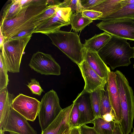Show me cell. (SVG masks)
<instances>
[{
	"mask_svg": "<svg viewBox=\"0 0 134 134\" xmlns=\"http://www.w3.org/2000/svg\"><path fill=\"white\" fill-rule=\"evenodd\" d=\"M29 65L42 75L58 76L61 74V67L52 55L41 52L33 54Z\"/></svg>",
	"mask_w": 134,
	"mask_h": 134,
	"instance_id": "obj_8",
	"label": "cell"
},
{
	"mask_svg": "<svg viewBox=\"0 0 134 134\" xmlns=\"http://www.w3.org/2000/svg\"><path fill=\"white\" fill-rule=\"evenodd\" d=\"M71 113L69 126L70 128L78 126V121L79 118V113L77 104L75 102Z\"/></svg>",
	"mask_w": 134,
	"mask_h": 134,
	"instance_id": "obj_30",
	"label": "cell"
},
{
	"mask_svg": "<svg viewBox=\"0 0 134 134\" xmlns=\"http://www.w3.org/2000/svg\"><path fill=\"white\" fill-rule=\"evenodd\" d=\"M58 6L57 5H49V7L38 17L36 24V28L54 15L55 14V9Z\"/></svg>",
	"mask_w": 134,
	"mask_h": 134,
	"instance_id": "obj_27",
	"label": "cell"
},
{
	"mask_svg": "<svg viewBox=\"0 0 134 134\" xmlns=\"http://www.w3.org/2000/svg\"><path fill=\"white\" fill-rule=\"evenodd\" d=\"M32 36L30 35L4 40L0 55L4 61L8 71L19 72L23 53Z\"/></svg>",
	"mask_w": 134,
	"mask_h": 134,
	"instance_id": "obj_5",
	"label": "cell"
},
{
	"mask_svg": "<svg viewBox=\"0 0 134 134\" xmlns=\"http://www.w3.org/2000/svg\"><path fill=\"white\" fill-rule=\"evenodd\" d=\"M101 90H97L90 93L92 107L96 118L100 117V107Z\"/></svg>",
	"mask_w": 134,
	"mask_h": 134,
	"instance_id": "obj_25",
	"label": "cell"
},
{
	"mask_svg": "<svg viewBox=\"0 0 134 134\" xmlns=\"http://www.w3.org/2000/svg\"><path fill=\"white\" fill-rule=\"evenodd\" d=\"M46 35L53 44L77 65L83 61L85 48L76 32L60 30Z\"/></svg>",
	"mask_w": 134,
	"mask_h": 134,
	"instance_id": "obj_4",
	"label": "cell"
},
{
	"mask_svg": "<svg viewBox=\"0 0 134 134\" xmlns=\"http://www.w3.org/2000/svg\"><path fill=\"white\" fill-rule=\"evenodd\" d=\"M60 7L69 8L73 13L81 11L82 7L80 0H65L58 5Z\"/></svg>",
	"mask_w": 134,
	"mask_h": 134,
	"instance_id": "obj_28",
	"label": "cell"
},
{
	"mask_svg": "<svg viewBox=\"0 0 134 134\" xmlns=\"http://www.w3.org/2000/svg\"><path fill=\"white\" fill-rule=\"evenodd\" d=\"M30 81V82L28 83L27 86L33 94L40 96L44 91L38 81L34 78L31 79Z\"/></svg>",
	"mask_w": 134,
	"mask_h": 134,
	"instance_id": "obj_31",
	"label": "cell"
},
{
	"mask_svg": "<svg viewBox=\"0 0 134 134\" xmlns=\"http://www.w3.org/2000/svg\"><path fill=\"white\" fill-rule=\"evenodd\" d=\"M0 48L2 49L4 41V37L1 31L0 30Z\"/></svg>",
	"mask_w": 134,
	"mask_h": 134,
	"instance_id": "obj_39",
	"label": "cell"
},
{
	"mask_svg": "<svg viewBox=\"0 0 134 134\" xmlns=\"http://www.w3.org/2000/svg\"><path fill=\"white\" fill-rule=\"evenodd\" d=\"M96 26L111 35L134 41V19L124 18L102 21Z\"/></svg>",
	"mask_w": 134,
	"mask_h": 134,
	"instance_id": "obj_7",
	"label": "cell"
},
{
	"mask_svg": "<svg viewBox=\"0 0 134 134\" xmlns=\"http://www.w3.org/2000/svg\"><path fill=\"white\" fill-rule=\"evenodd\" d=\"M121 1L122 0H103L96 5L86 10H94L102 13V16L98 20L108 16L120 9L122 8Z\"/></svg>",
	"mask_w": 134,
	"mask_h": 134,
	"instance_id": "obj_18",
	"label": "cell"
},
{
	"mask_svg": "<svg viewBox=\"0 0 134 134\" xmlns=\"http://www.w3.org/2000/svg\"><path fill=\"white\" fill-rule=\"evenodd\" d=\"M124 18H134V3L127 4L116 12L98 20H110Z\"/></svg>",
	"mask_w": 134,
	"mask_h": 134,
	"instance_id": "obj_22",
	"label": "cell"
},
{
	"mask_svg": "<svg viewBox=\"0 0 134 134\" xmlns=\"http://www.w3.org/2000/svg\"><path fill=\"white\" fill-rule=\"evenodd\" d=\"M70 128H68L63 132L59 134H70Z\"/></svg>",
	"mask_w": 134,
	"mask_h": 134,
	"instance_id": "obj_40",
	"label": "cell"
},
{
	"mask_svg": "<svg viewBox=\"0 0 134 134\" xmlns=\"http://www.w3.org/2000/svg\"><path fill=\"white\" fill-rule=\"evenodd\" d=\"M10 3L7 4L3 10L0 22L13 18L21 10L23 4L21 0L11 1Z\"/></svg>",
	"mask_w": 134,
	"mask_h": 134,
	"instance_id": "obj_23",
	"label": "cell"
},
{
	"mask_svg": "<svg viewBox=\"0 0 134 134\" xmlns=\"http://www.w3.org/2000/svg\"><path fill=\"white\" fill-rule=\"evenodd\" d=\"M127 41L111 35L105 45L97 52L105 64L109 65L111 69L127 66L131 63L130 59L133 58L134 48Z\"/></svg>",
	"mask_w": 134,
	"mask_h": 134,
	"instance_id": "obj_2",
	"label": "cell"
},
{
	"mask_svg": "<svg viewBox=\"0 0 134 134\" xmlns=\"http://www.w3.org/2000/svg\"><path fill=\"white\" fill-rule=\"evenodd\" d=\"M1 130L4 132L8 131L18 134H38L27 120L12 108L6 125Z\"/></svg>",
	"mask_w": 134,
	"mask_h": 134,
	"instance_id": "obj_11",
	"label": "cell"
},
{
	"mask_svg": "<svg viewBox=\"0 0 134 134\" xmlns=\"http://www.w3.org/2000/svg\"><path fill=\"white\" fill-rule=\"evenodd\" d=\"M82 12L83 16L93 20H98L103 15L100 12L93 10H85Z\"/></svg>",
	"mask_w": 134,
	"mask_h": 134,
	"instance_id": "obj_32",
	"label": "cell"
},
{
	"mask_svg": "<svg viewBox=\"0 0 134 134\" xmlns=\"http://www.w3.org/2000/svg\"><path fill=\"white\" fill-rule=\"evenodd\" d=\"M48 0H27L14 16L0 22L4 40L32 35L37 18L49 6Z\"/></svg>",
	"mask_w": 134,
	"mask_h": 134,
	"instance_id": "obj_1",
	"label": "cell"
},
{
	"mask_svg": "<svg viewBox=\"0 0 134 134\" xmlns=\"http://www.w3.org/2000/svg\"><path fill=\"white\" fill-rule=\"evenodd\" d=\"M78 106L79 113L78 126L92 123L96 117L91 104L90 93L81 92L73 101Z\"/></svg>",
	"mask_w": 134,
	"mask_h": 134,
	"instance_id": "obj_12",
	"label": "cell"
},
{
	"mask_svg": "<svg viewBox=\"0 0 134 134\" xmlns=\"http://www.w3.org/2000/svg\"><path fill=\"white\" fill-rule=\"evenodd\" d=\"M112 134H123L119 123L117 122L116 123L115 126Z\"/></svg>",
	"mask_w": 134,
	"mask_h": 134,
	"instance_id": "obj_36",
	"label": "cell"
},
{
	"mask_svg": "<svg viewBox=\"0 0 134 134\" xmlns=\"http://www.w3.org/2000/svg\"><path fill=\"white\" fill-rule=\"evenodd\" d=\"M74 104L63 109L55 119L43 131L41 134H59L68 128L69 126L71 113Z\"/></svg>",
	"mask_w": 134,
	"mask_h": 134,
	"instance_id": "obj_13",
	"label": "cell"
},
{
	"mask_svg": "<svg viewBox=\"0 0 134 134\" xmlns=\"http://www.w3.org/2000/svg\"><path fill=\"white\" fill-rule=\"evenodd\" d=\"M111 36V35L105 32L96 34L92 38L85 40L83 47L85 49L98 52L105 45Z\"/></svg>",
	"mask_w": 134,
	"mask_h": 134,
	"instance_id": "obj_19",
	"label": "cell"
},
{
	"mask_svg": "<svg viewBox=\"0 0 134 134\" xmlns=\"http://www.w3.org/2000/svg\"><path fill=\"white\" fill-rule=\"evenodd\" d=\"M114 113L110 100L107 83L104 90L101 91V98L100 107V117L105 114Z\"/></svg>",
	"mask_w": 134,
	"mask_h": 134,
	"instance_id": "obj_24",
	"label": "cell"
},
{
	"mask_svg": "<svg viewBox=\"0 0 134 134\" xmlns=\"http://www.w3.org/2000/svg\"><path fill=\"white\" fill-rule=\"evenodd\" d=\"M81 134H98L93 127L85 125L80 127Z\"/></svg>",
	"mask_w": 134,
	"mask_h": 134,
	"instance_id": "obj_34",
	"label": "cell"
},
{
	"mask_svg": "<svg viewBox=\"0 0 134 134\" xmlns=\"http://www.w3.org/2000/svg\"><path fill=\"white\" fill-rule=\"evenodd\" d=\"M92 124L98 134H112L116 125L114 121H107L101 117L96 118Z\"/></svg>",
	"mask_w": 134,
	"mask_h": 134,
	"instance_id": "obj_21",
	"label": "cell"
},
{
	"mask_svg": "<svg viewBox=\"0 0 134 134\" xmlns=\"http://www.w3.org/2000/svg\"><path fill=\"white\" fill-rule=\"evenodd\" d=\"M119 93L122 119L120 124L123 134H129L134 119V96L132 88L124 75L120 71L115 72Z\"/></svg>",
	"mask_w": 134,
	"mask_h": 134,
	"instance_id": "obj_3",
	"label": "cell"
},
{
	"mask_svg": "<svg viewBox=\"0 0 134 134\" xmlns=\"http://www.w3.org/2000/svg\"><path fill=\"white\" fill-rule=\"evenodd\" d=\"M122 7L129 4L134 3V0H122Z\"/></svg>",
	"mask_w": 134,
	"mask_h": 134,
	"instance_id": "obj_38",
	"label": "cell"
},
{
	"mask_svg": "<svg viewBox=\"0 0 134 134\" xmlns=\"http://www.w3.org/2000/svg\"><path fill=\"white\" fill-rule=\"evenodd\" d=\"M40 103L35 98L20 93L13 99L12 106L27 120L33 122L38 116Z\"/></svg>",
	"mask_w": 134,
	"mask_h": 134,
	"instance_id": "obj_9",
	"label": "cell"
},
{
	"mask_svg": "<svg viewBox=\"0 0 134 134\" xmlns=\"http://www.w3.org/2000/svg\"><path fill=\"white\" fill-rule=\"evenodd\" d=\"M14 98V95L8 92L7 88L0 91V130L6 124Z\"/></svg>",
	"mask_w": 134,
	"mask_h": 134,
	"instance_id": "obj_16",
	"label": "cell"
},
{
	"mask_svg": "<svg viewBox=\"0 0 134 134\" xmlns=\"http://www.w3.org/2000/svg\"><path fill=\"white\" fill-rule=\"evenodd\" d=\"M131 134H134V129L133 130L132 132L131 133Z\"/></svg>",
	"mask_w": 134,
	"mask_h": 134,
	"instance_id": "obj_43",
	"label": "cell"
},
{
	"mask_svg": "<svg viewBox=\"0 0 134 134\" xmlns=\"http://www.w3.org/2000/svg\"><path fill=\"white\" fill-rule=\"evenodd\" d=\"M62 109L59 98L55 91L52 89L43 95L40 102L38 116L42 131L55 119Z\"/></svg>",
	"mask_w": 134,
	"mask_h": 134,
	"instance_id": "obj_6",
	"label": "cell"
},
{
	"mask_svg": "<svg viewBox=\"0 0 134 134\" xmlns=\"http://www.w3.org/2000/svg\"><path fill=\"white\" fill-rule=\"evenodd\" d=\"M133 48H134V47H133ZM134 58V57H133V58Z\"/></svg>",
	"mask_w": 134,
	"mask_h": 134,
	"instance_id": "obj_45",
	"label": "cell"
},
{
	"mask_svg": "<svg viewBox=\"0 0 134 134\" xmlns=\"http://www.w3.org/2000/svg\"><path fill=\"white\" fill-rule=\"evenodd\" d=\"M0 91L7 88L9 80L7 67L3 58L0 55Z\"/></svg>",
	"mask_w": 134,
	"mask_h": 134,
	"instance_id": "obj_26",
	"label": "cell"
},
{
	"mask_svg": "<svg viewBox=\"0 0 134 134\" xmlns=\"http://www.w3.org/2000/svg\"><path fill=\"white\" fill-rule=\"evenodd\" d=\"M115 116L114 113H111L106 114L102 117L105 121L110 122L115 121Z\"/></svg>",
	"mask_w": 134,
	"mask_h": 134,
	"instance_id": "obj_35",
	"label": "cell"
},
{
	"mask_svg": "<svg viewBox=\"0 0 134 134\" xmlns=\"http://www.w3.org/2000/svg\"><path fill=\"white\" fill-rule=\"evenodd\" d=\"M133 69H134V64H133Z\"/></svg>",
	"mask_w": 134,
	"mask_h": 134,
	"instance_id": "obj_44",
	"label": "cell"
},
{
	"mask_svg": "<svg viewBox=\"0 0 134 134\" xmlns=\"http://www.w3.org/2000/svg\"><path fill=\"white\" fill-rule=\"evenodd\" d=\"M9 134H18L17 133H10Z\"/></svg>",
	"mask_w": 134,
	"mask_h": 134,
	"instance_id": "obj_42",
	"label": "cell"
},
{
	"mask_svg": "<svg viewBox=\"0 0 134 134\" xmlns=\"http://www.w3.org/2000/svg\"><path fill=\"white\" fill-rule=\"evenodd\" d=\"M115 72L111 71L109 74L107 85L109 98L115 113V121L120 124L122 119L120 96L117 86Z\"/></svg>",
	"mask_w": 134,
	"mask_h": 134,
	"instance_id": "obj_14",
	"label": "cell"
},
{
	"mask_svg": "<svg viewBox=\"0 0 134 134\" xmlns=\"http://www.w3.org/2000/svg\"><path fill=\"white\" fill-rule=\"evenodd\" d=\"M93 22V20L83 16L82 11H80L72 14L70 23L71 29L77 32L81 31Z\"/></svg>",
	"mask_w": 134,
	"mask_h": 134,
	"instance_id": "obj_20",
	"label": "cell"
},
{
	"mask_svg": "<svg viewBox=\"0 0 134 134\" xmlns=\"http://www.w3.org/2000/svg\"><path fill=\"white\" fill-rule=\"evenodd\" d=\"M103 0H80L82 7L81 11L92 7L102 2Z\"/></svg>",
	"mask_w": 134,
	"mask_h": 134,
	"instance_id": "obj_33",
	"label": "cell"
},
{
	"mask_svg": "<svg viewBox=\"0 0 134 134\" xmlns=\"http://www.w3.org/2000/svg\"><path fill=\"white\" fill-rule=\"evenodd\" d=\"M58 17L55 14L46 21L37 26L34 33H40L46 35L60 30L63 26L70 25Z\"/></svg>",
	"mask_w": 134,
	"mask_h": 134,
	"instance_id": "obj_17",
	"label": "cell"
},
{
	"mask_svg": "<svg viewBox=\"0 0 134 134\" xmlns=\"http://www.w3.org/2000/svg\"><path fill=\"white\" fill-rule=\"evenodd\" d=\"M0 134H5L4 132L2 131H0Z\"/></svg>",
	"mask_w": 134,
	"mask_h": 134,
	"instance_id": "obj_41",
	"label": "cell"
},
{
	"mask_svg": "<svg viewBox=\"0 0 134 134\" xmlns=\"http://www.w3.org/2000/svg\"><path fill=\"white\" fill-rule=\"evenodd\" d=\"M70 134H81L80 127L76 126L70 128Z\"/></svg>",
	"mask_w": 134,
	"mask_h": 134,
	"instance_id": "obj_37",
	"label": "cell"
},
{
	"mask_svg": "<svg viewBox=\"0 0 134 134\" xmlns=\"http://www.w3.org/2000/svg\"><path fill=\"white\" fill-rule=\"evenodd\" d=\"M85 82L82 92L91 93L97 90H104L107 81L101 78L83 60L78 65Z\"/></svg>",
	"mask_w": 134,
	"mask_h": 134,
	"instance_id": "obj_10",
	"label": "cell"
},
{
	"mask_svg": "<svg viewBox=\"0 0 134 134\" xmlns=\"http://www.w3.org/2000/svg\"><path fill=\"white\" fill-rule=\"evenodd\" d=\"M55 10V14L58 17L64 21L70 23V19L73 14L70 8L57 7Z\"/></svg>",
	"mask_w": 134,
	"mask_h": 134,
	"instance_id": "obj_29",
	"label": "cell"
},
{
	"mask_svg": "<svg viewBox=\"0 0 134 134\" xmlns=\"http://www.w3.org/2000/svg\"><path fill=\"white\" fill-rule=\"evenodd\" d=\"M101 78L107 81L110 69L101 59L98 52L85 48L83 60Z\"/></svg>",
	"mask_w": 134,
	"mask_h": 134,
	"instance_id": "obj_15",
	"label": "cell"
}]
</instances>
